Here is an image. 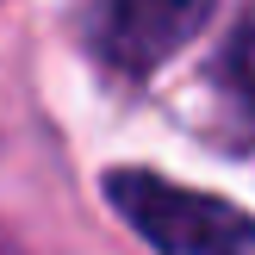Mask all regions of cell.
<instances>
[{
	"label": "cell",
	"instance_id": "obj_2",
	"mask_svg": "<svg viewBox=\"0 0 255 255\" xmlns=\"http://www.w3.org/2000/svg\"><path fill=\"white\" fill-rule=\"evenodd\" d=\"M212 19V0H100L94 44L119 75H149Z\"/></svg>",
	"mask_w": 255,
	"mask_h": 255
},
{
	"label": "cell",
	"instance_id": "obj_1",
	"mask_svg": "<svg viewBox=\"0 0 255 255\" xmlns=\"http://www.w3.org/2000/svg\"><path fill=\"white\" fill-rule=\"evenodd\" d=\"M106 199L162 255H255V224L237 206H224L212 193H193V187H174L162 174L119 168L106 181Z\"/></svg>",
	"mask_w": 255,
	"mask_h": 255
},
{
	"label": "cell",
	"instance_id": "obj_3",
	"mask_svg": "<svg viewBox=\"0 0 255 255\" xmlns=\"http://www.w3.org/2000/svg\"><path fill=\"white\" fill-rule=\"evenodd\" d=\"M224 69H231V87L255 106V0L243 6V19H237V31H231V56H224Z\"/></svg>",
	"mask_w": 255,
	"mask_h": 255
}]
</instances>
